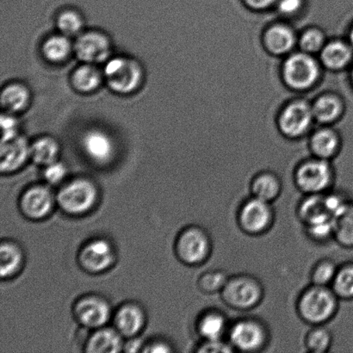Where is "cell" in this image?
<instances>
[{
	"label": "cell",
	"instance_id": "d4e9b609",
	"mask_svg": "<svg viewBox=\"0 0 353 353\" xmlns=\"http://www.w3.org/2000/svg\"><path fill=\"white\" fill-rule=\"evenodd\" d=\"M123 347L122 335L112 328H101L90 337L86 352L91 353H116Z\"/></svg>",
	"mask_w": 353,
	"mask_h": 353
},
{
	"label": "cell",
	"instance_id": "5bb4252c",
	"mask_svg": "<svg viewBox=\"0 0 353 353\" xmlns=\"http://www.w3.org/2000/svg\"><path fill=\"white\" fill-rule=\"evenodd\" d=\"M283 183L278 172L270 169L259 171L249 183L250 195L273 203L282 195Z\"/></svg>",
	"mask_w": 353,
	"mask_h": 353
},
{
	"label": "cell",
	"instance_id": "2e32d148",
	"mask_svg": "<svg viewBox=\"0 0 353 353\" xmlns=\"http://www.w3.org/2000/svg\"><path fill=\"white\" fill-rule=\"evenodd\" d=\"M75 50L79 60L86 63H99L108 58L110 41L103 34L85 33L79 38Z\"/></svg>",
	"mask_w": 353,
	"mask_h": 353
},
{
	"label": "cell",
	"instance_id": "d6a6232c",
	"mask_svg": "<svg viewBox=\"0 0 353 353\" xmlns=\"http://www.w3.org/2000/svg\"><path fill=\"white\" fill-rule=\"evenodd\" d=\"M230 275L223 269L209 270L202 273L197 280V287L206 295H216L223 292Z\"/></svg>",
	"mask_w": 353,
	"mask_h": 353
},
{
	"label": "cell",
	"instance_id": "44dd1931",
	"mask_svg": "<svg viewBox=\"0 0 353 353\" xmlns=\"http://www.w3.org/2000/svg\"><path fill=\"white\" fill-rule=\"evenodd\" d=\"M83 148L92 160L106 163L112 158L114 145L108 134L100 130H91L83 139Z\"/></svg>",
	"mask_w": 353,
	"mask_h": 353
},
{
	"label": "cell",
	"instance_id": "30bf717a",
	"mask_svg": "<svg viewBox=\"0 0 353 353\" xmlns=\"http://www.w3.org/2000/svg\"><path fill=\"white\" fill-rule=\"evenodd\" d=\"M314 119L312 106L303 99H294L280 112L279 127L290 138L303 137L309 130Z\"/></svg>",
	"mask_w": 353,
	"mask_h": 353
},
{
	"label": "cell",
	"instance_id": "7c38bea8",
	"mask_svg": "<svg viewBox=\"0 0 353 353\" xmlns=\"http://www.w3.org/2000/svg\"><path fill=\"white\" fill-rule=\"evenodd\" d=\"M74 314L83 326L98 328L109 321L110 309L109 303L102 297L90 296L78 301Z\"/></svg>",
	"mask_w": 353,
	"mask_h": 353
},
{
	"label": "cell",
	"instance_id": "7bdbcfd3",
	"mask_svg": "<svg viewBox=\"0 0 353 353\" xmlns=\"http://www.w3.org/2000/svg\"><path fill=\"white\" fill-rule=\"evenodd\" d=\"M303 7V0H278L276 8L283 16L292 17L296 15Z\"/></svg>",
	"mask_w": 353,
	"mask_h": 353
},
{
	"label": "cell",
	"instance_id": "d6986e66",
	"mask_svg": "<svg viewBox=\"0 0 353 353\" xmlns=\"http://www.w3.org/2000/svg\"><path fill=\"white\" fill-rule=\"evenodd\" d=\"M310 146L313 157L333 161L340 153L341 139L334 129H321L310 137Z\"/></svg>",
	"mask_w": 353,
	"mask_h": 353
},
{
	"label": "cell",
	"instance_id": "74e56055",
	"mask_svg": "<svg viewBox=\"0 0 353 353\" xmlns=\"http://www.w3.org/2000/svg\"><path fill=\"white\" fill-rule=\"evenodd\" d=\"M83 22L81 16L72 10L61 13L58 19V27L65 36H74L81 31Z\"/></svg>",
	"mask_w": 353,
	"mask_h": 353
},
{
	"label": "cell",
	"instance_id": "4fadbf2b",
	"mask_svg": "<svg viewBox=\"0 0 353 353\" xmlns=\"http://www.w3.org/2000/svg\"><path fill=\"white\" fill-rule=\"evenodd\" d=\"M115 258L112 245L99 239L89 242L79 252V262L82 268L90 272H101L112 265Z\"/></svg>",
	"mask_w": 353,
	"mask_h": 353
},
{
	"label": "cell",
	"instance_id": "7402d4cb",
	"mask_svg": "<svg viewBox=\"0 0 353 353\" xmlns=\"http://www.w3.org/2000/svg\"><path fill=\"white\" fill-rule=\"evenodd\" d=\"M145 316L143 310L137 304L129 303L121 307L115 317L117 330L122 336L130 338L143 328Z\"/></svg>",
	"mask_w": 353,
	"mask_h": 353
},
{
	"label": "cell",
	"instance_id": "9a60e30c",
	"mask_svg": "<svg viewBox=\"0 0 353 353\" xmlns=\"http://www.w3.org/2000/svg\"><path fill=\"white\" fill-rule=\"evenodd\" d=\"M54 205L53 194L43 185L31 187L24 192L20 206L23 213L31 219H41L50 214Z\"/></svg>",
	"mask_w": 353,
	"mask_h": 353
},
{
	"label": "cell",
	"instance_id": "83f0119b",
	"mask_svg": "<svg viewBox=\"0 0 353 353\" xmlns=\"http://www.w3.org/2000/svg\"><path fill=\"white\" fill-rule=\"evenodd\" d=\"M23 254L12 242H3L0 248V275L2 279L15 274L22 265Z\"/></svg>",
	"mask_w": 353,
	"mask_h": 353
},
{
	"label": "cell",
	"instance_id": "4316f807",
	"mask_svg": "<svg viewBox=\"0 0 353 353\" xmlns=\"http://www.w3.org/2000/svg\"><path fill=\"white\" fill-rule=\"evenodd\" d=\"M303 343L307 352L327 353L333 347L334 334L327 325L310 327Z\"/></svg>",
	"mask_w": 353,
	"mask_h": 353
},
{
	"label": "cell",
	"instance_id": "60d3db41",
	"mask_svg": "<svg viewBox=\"0 0 353 353\" xmlns=\"http://www.w3.org/2000/svg\"><path fill=\"white\" fill-rule=\"evenodd\" d=\"M67 175V168L60 162L54 161V163L46 165L44 171V176L48 183L52 185H57L65 179Z\"/></svg>",
	"mask_w": 353,
	"mask_h": 353
},
{
	"label": "cell",
	"instance_id": "8d00e7d4",
	"mask_svg": "<svg viewBox=\"0 0 353 353\" xmlns=\"http://www.w3.org/2000/svg\"><path fill=\"white\" fill-rule=\"evenodd\" d=\"M325 34L319 28H310L301 34L299 47L307 54L317 53L325 46Z\"/></svg>",
	"mask_w": 353,
	"mask_h": 353
},
{
	"label": "cell",
	"instance_id": "e0dca14e",
	"mask_svg": "<svg viewBox=\"0 0 353 353\" xmlns=\"http://www.w3.org/2000/svg\"><path fill=\"white\" fill-rule=\"evenodd\" d=\"M30 157V148L26 138L17 137L15 139L1 143L0 150V169L2 172H12L23 167Z\"/></svg>",
	"mask_w": 353,
	"mask_h": 353
},
{
	"label": "cell",
	"instance_id": "7dc6e473",
	"mask_svg": "<svg viewBox=\"0 0 353 353\" xmlns=\"http://www.w3.org/2000/svg\"><path fill=\"white\" fill-rule=\"evenodd\" d=\"M349 39H350V43L353 47V26L351 28L350 32H349Z\"/></svg>",
	"mask_w": 353,
	"mask_h": 353
},
{
	"label": "cell",
	"instance_id": "f546056e",
	"mask_svg": "<svg viewBox=\"0 0 353 353\" xmlns=\"http://www.w3.org/2000/svg\"><path fill=\"white\" fill-rule=\"evenodd\" d=\"M339 265L331 258L320 259L314 263L310 272V282L313 285L331 287L337 274Z\"/></svg>",
	"mask_w": 353,
	"mask_h": 353
},
{
	"label": "cell",
	"instance_id": "4dcf8cb0",
	"mask_svg": "<svg viewBox=\"0 0 353 353\" xmlns=\"http://www.w3.org/2000/svg\"><path fill=\"white\" fill-rule=\"evenodd\" d=\"M306 238L317 245L334 241V218H327L303 226Z\"/></svg>",
	"mask_w": 353,
	"mask_h": 353
},
{
	"label": "cell",
	"instance_id": "ee69618b",
	"mask_svg": "<svg viewBox=\"0 0 353 353\" xmlns=\"http://www.w3.org/2000/svg\"><path fill=\"white\" fill-rule=\"evenodd\" d=\"M245 6L251 10L262 12V10H268L274 5L278 0H243Z\"/></svg>",
	"mask_w": 353,
	"mask_h": 353
},
{
	"label": "cell",
	"instance_id": "d590c367",
	"mask_svg": "<svg viewBox=\"0 0 353 353\" xmlns=\"http://www.w3.org/2000/svg\"><path fill=\"white\" fill-rule=\"evenodd\" d=\"M71 52L70 41L67 37L54 36L46 41L43 45V54L52 62L63 61Z\"/></svg>",
	"mask_w": 353,
	"mask_h": 353
},
{
	"label": "cell",
	"instance_id": "f35d334b",
	"mask_svg": "<svg viewBox=\"0 0 353 353\" xmlns=\"http://www.w3.org/2000/svg\"><path fill=\"white\" fill-rule=\"evenodd\" d=\"M325 204L332 216L334 217L344 209L351 199L342 190L332 189L324 194Z\"/></svg>",
	"mask_w": 353,
	"mask_h": 353
},
{
	"label": "cell",
	"instance_id": "f6af8a7d",
	"mask_svg": "<svg viewBox=\"0 0 353 353\" xmlns=\"http://www.w3.org/2000/svg\"><path fill=\"white\" fill-rule=\"evenodd\" d=\"M145 352H170L172 348L168 345L157 342V343L148 345L147 348L143 349Z\"/></svg>",
	"mask_w": 353,
	"mask_h": 353
},
{
	"label": "cell",
	"instance_id": "277c9868",
	"mask_svg": "<svg viewBox=\"0 0 353 353\" xmlns=\"http://www.w3.org/2000/svg\"><path fill=\"white\" fill-rule=\"evenodd\" d=\"M265 289L261 279L251 273L230 275L220 296L230 309L249 312L257 309L265 299Z\"/></svg>",
	"mask_w": 353,
	"mask_h": 353
},
{
	"label": "cell",
	"instance_id": "1f68e13d",
	"mask_svg": "<svg viewBox=\"0 0 353 353\" xmlns=\"http://www.w3.org/2000/svg\"><path fill=\"white\" fill-rule=\"evenodd\" d=\"M29 91L26 86L20 84H10L6 86L1 94L3 108L10 112L23 110L29 103Z\"/></svg>",
	"mask_w": 353,
	"mask_h": 353
},
{
	"label": "cell",
	"instance_id": "7a4b0ae2",
	"mask_svg": "<svg viewBox=\"0 0 353 353\" xmlns=\"http://www.w3.org/2000/svg\"><path fill=\"white\" fill-rule=\"evenodd\" d=\"M292 179L303 195H323L334 188L337 170L333 161L309 157L297 162Z\"/></svg>",
	"mask_w": 353,
	"mask_h": 353
},
{
	"label": "cell",
	"instance_id": "9c48e42d",
	"mask_svg": "<svg viewBox=\"0 0 353 353\" xmlns=\"http://www.w3.org/2000/svg\"><path fill=\"white\" fill-rule=\"evenodd\" d=\"M106 81L114 92H132L139 86L143 70L136 61L128 58H114L105 65Z\"/></svg>",
	"mask_w": 353,
	"mask_h": 353
},
{
	"label": "cell",
	"instance_id": "603a6c76",
	"mask_svg": "<svg viewBox=\"0 0 353 353\" xmlns=\"http://www.w3.org/2000/svg\"><path fill=\"white\" fill-rule=\"evenodd\" d=\"M297 219L303 225L327 218H334L328 212L323 195H303L296 208Z\"/></svg>",
	"mask_w": 353,
	"mask_h": 353
},
{
	"label": "cell",
	"instance_id": "52a82bcc",
	"mask_svg": "<svg viewBox=\"0 0 353 353\" xmlns=\"http://www.w3.org/2000/svg\"><path fill=\"white\" fill-rule=\"evenodd\" d=\"M281 72L285 84L296 92L309 91L316 84L321 74L319 64L305 52L286 58L282 62Z\"/></svg>",
	"mask_w": 353,
	"mask_h": 353
},
{
	"label": "cell",
	"instance_id": "cb8c5ba5",
	"mask_svg": "<svg viewBox=\"0 0 353 353\" xmlns=\"http://www.w3.org/2000/svg\"><path fill=\"white\" fill-rule=\"evenodd\" d=\"M345 105L341 97L333 93L318 97L312 105L314 119L321 123H334L344 112Z\"/></svg>",
	"mask_w": 353,
	"mask_h": 353
},
{
	"label": "cell",
	"instance_id": "ffe728a7",
	"mask_svg": "<svg viewBox=\"0 0 353 353\" xmlns=\"http://www.w3.org/2000/svg\"><path fill=\"white\" fill-rule=\"evenodd\" d=\"M353 47L341 40H334L325 44L321 51V61L330 71L341 72L351 63Z\"/></svg>",
	"mask_w": 353,
	"mask_h": 353
},
{
	"label": "cell",
	"instance_id": "ac0fdd59",
	"mask_svg": "<svg viewBox=\"0 0 353 353\" xmlns=\"http://www.w3.org/2000/svg\"><path fill=\"white\" fill-rule=\"evenodd\" d=\"M263 41L270 53L281 57L293 50L296 43V37L292 28L283 24H274L266 28L263 34Z\"/></svg>",
	"mask_w": 353,
	"mask_h": 353
},
{
	"label": "cell",
	"instance_id": "c3c4849f",
	"mask_svg": "<svg viewBox=\"0 0 353 353\" xmlns=\"http://www.w3.org/2000/svg\"><path fill=\"white\" fill-rule=\"evenodd\" d=\"M351 81L352 82V85H353V68H352V70L351 72Z\"/></svg>",
	"mask_w": 353,
	"mask_h": 353
},
{
	"label": "cell",
	"instance_id": "8992f818",
	"mask_svg": "<svg viewBox=\"0 0 353 353\" xmlns=\"http://www.w3.org/2000/svg\"><path fill=\"white\" fill-rule=\"evenodd\" d=\"M213 240L205 228L192 225L180 233L176 242V252L183 264L199 266L212 255Z\"/></svg>",
	"mask_w": 353,
	"mask_h": 353
},
{
	"label": "cell",
	"instance_id": "ab89813d",
	"mask_svg": "<svg viewBox=\"0 0 353 353\" xmlns=\"http://www.w3.org/2000/svg\"><path fill=\"white\" fill-rule=\"evenodd\" d=\"M195 352L201 353H230L234 352L228 340L201 341Z\"/></svg>",
	"mask_w": 353,
	"mask_h": 353
},
{
	"label": "cell",
	"instance_id": "5b68a950",
	"mask_svg": "<svg viewBox=\"0 0 353 353\" xmlns=\"http://www.w3.org/2000/svg\"><path fill=\"white\" fill-rule=\"evenodd\" d=\"M276 211L273 203L249 196L236 211V223L242 233L250 237H261L274 227Z\"/></svg>",
	"mask_w": 353,
	"mask_h": 353
},
{
	"label": "cell",
	"instance_id": "e575fe53",
	"mask_svg": "<svg viewBox=\"0 0 353 353\" xmlns=\"http://www.w3.org/2000/svg\"><path fill=\"white\" fill-rule=\"evenodd\" d=\"M101 83V74L96 68L86 64L79 67L72 75V84L79 92L94 91Z\"/></svg>",
	"mask_w": 353,
	"mask_h": 353
},
{
	"label": "cell",
	"instance_id": "8fae6325",
	"mask_svg": "<svg viewBox=\"0 0 353 353\" xmlns=\"http://www.w3.org/2000/svg\"><path fill=\"white\" fill-rule=\"evenodd\" d=\"M231 321L223 310L208 307L197 318L196 333L201 341L227 340Z\"/></svg>",
	"mask_w": 353,
	"mask_h": 353
},
{
	"label": "cell",
	"instance_id": "836d02e7",
	"mask_svg": "<svg viewBox=\"0 0 353 353\" xmlns=\"http://www.w3.org/2000/svg\"><path fill=\"white\" fill-rule=\"evenodd\" d=\"M59 145L51 137H43L30 147V157L36 163L48 165L57 161Z\"/></svg>",
	"mask_w": 353,
	"mask_h": 353
},
{
	"label": "cell",
	"instance_id": "3957f363",
	"mask_svg": "<svg viewBox=\"0 0 353 353\" xmlns=\"http://www.w3.org/2000/svg\"><path fill=\"white\" fill-rule=\"evenodd\" d=\"M227 340L234 352L258 353L271 344L272 331L262 318L241 316L231 321Z\"/></svg>",
	"mask_w": 353,
	"mask_h": 353
},
{
	"label": "cell",
	"instance_id": "b9f144b4",
	"mask_svg": "<svg viewBox=\"0 0 353 353\" xmlns=\"http://www.w3.org/2000/svg\"><path fill=\"white\" fill-rule=\"evenodd\" d=\"M2 130V143L15 139L17 136V122L14 117L2 115L0 117Z\"/></svg>",
	"mask_w": 353,
	"mask_h": 353
},
{
	"label": "cell",
	"instance_id": "6da1fadb",
	"mask_svg": "<svg viewBox=\"0 0 353 353\" xmlns=\"http://www.w3.org/2000/svg\"><path fill=\"white\" fill-rule=\"evenodd\" d=\"M341 299L331 287L310 283L296 297L297 316L310 327L327 325L337 316Z\"/></svg>",
	"mask_w": 353,
	"mask_h": 353
},
{
	"label": "cell",
	"instance_id": "bcb514c9",
	"mask_svg": "<svg viewBox=\"0 0 353 353\" xmlns=\"http://www.w3.org/2000/svg\"><path fill=\"white\" fill-rule=\"evenodd\" d=\"M141 345H143V341L134 339V340H130L129 342H127L125 347H124V350L127 352H137L140 350Z\"/></svg>",
	"mask_w": 353,
	"mask_h": 353
},
{
	"label": "cell",
	"instance_id": "484cf974",
	"mask_svg": "<svg viewBox=\"0 0 353 353\" xmlns=\"http://www.w3.org/2000/svg\"><path fill=\"white\" fill-rule=\"evenodd\" d=\"M334 241L343 248H353V201L334 217Z\"/></svg>",
	"mask_w": 353,
	"mask_h": 353
},
{
	"label": "cell",
	"instance_id": "ba28073f",
	"mask_svg": "<svg viewBox=\"0 0 353 353\" xmlns=\"http://www.w3.org/2000/svg\"><path fill=\"white\" fill-rule=\"evenodd\" d=\"M98 192L88 179H75L58 193L57 201L62 210L71 214L88 212L94 205Z\"/></svg>",
	"mask_w": 353,
	"mask_h": 353
},
{
	"label": "cell",
	"instance_id": "f1b7e54d",
	"mask_svg": "<svg viewBox=\"0 0 353 353\" xmlns=\"http://www.w3.org/2000/svg\"><path fill=\"white\" fill-rule=\"evenodd\" d=\"M332 290L341 301L353 300V262L339 265L336 276L331 285Z\"/></svg>",
	"mask_w": 353,
	"mask_h": 353
}]
</instances>
